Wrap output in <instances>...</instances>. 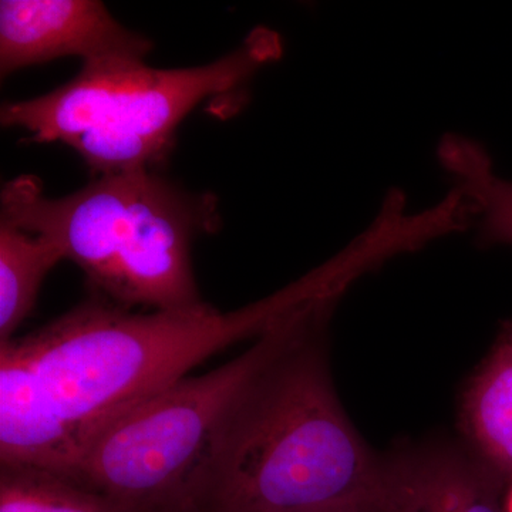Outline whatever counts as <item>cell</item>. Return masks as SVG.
Returning <instances> with one entry per match:
<instances>
[{
	"instance_id": "7c38bea8",
	"label": "cell",
	"mask_w": 512,
	"mask_h": 512,
	"mask_svg": "<svg viewBox=\"0 0 512 512\" xmlns=\"http://www.w3.org/2000/svg\"><path fill=\"white\" fill-rule=\"evenodd\" d=\"M308 512H394L392 504L379 503V501H365V503H353L335 505V507L320 508V510Z\"/></svg>"
},
{
	"instance_id": "277c9868",
	"label": "cell",
	"mask_w": 512,
	"mask_h": 512,
	"mask_svg": "<svg viewBox=\"0 0 512 512\" xmlns=\"http://www.w3.org/2000/svg\"><path fill=\"white\" fill-rule=\"evenodd\" d=\"M279 33L256 28L215 62L154 69L140 59L83 63L70 82L35 99L3 104L5 127L28 131L32 143H63L92 173L154 170L170 156L177 128L202 101L231 96L281 59Z\"/></svg>"
},
{
	"instance_id": "8992f818",
	"label": "cell",
	"mask_w": 512,
	"mask_h": 512,
	"mask_svg": "<svg viewBox=\"0 0 512 512\" xmlns=\"http://www.w3.org/2000/svg\"><path fill=\"white\" fill-rule=\"evenodd\" d=\"M146 36L120 25L96 0H2V77L60 57L83 63L106 59H146L153 49Z\"/></svg>"
},
{
	"instance_id": "6da1fadb",
	"label": "cell",
	"mask_w": 512,
	"mask_h": 512,
	"mask_svg": "<svg viewBox=\"0 0 512 512\" xmlns=\"http://www.w3.org/2000/svg\"><path fill=\"white\" fill-rule=\"evenodd\" d=\"M343 295L306 306L281 349L212 431L177 512H308L390 503L380 461L343 410L328 326Z\"/></svg>"
},
{
	"instance_id": "9c48e42d",
	"label": "cell",
	"mask_w": 512,
	"mask_h": 512,
	"mask_svg": "<svg viewBox=\"0 0 512 512\" xmlns=\"http://www.w3.org/2000/svg\"><path fill=\"white\" fill-rule=\"evenodd\" d=\"M441 167L453 188L470 202L478 242L512 247V181L498 177L490 154L478 141L446 134L437 147Z\"/></svg>"
},
{
	"instance_id": "4fadbf2b",
	"label": "cell",
	"mask_w": 512,
	"mask_h": 512,
	"mask_svg": "<svg viewBox=\"0 0 512 512\" xmlns=\"http://www.w3.org/2000/svg\"><path fill=\"white\" fill-rule=\"evenodd\" d=\"M507 512H512V490H511L510 498H508Z\"/></svg>"
},
{
	"instance_id": "30bf717a",
	"label": "cell",
	"mask_w": 512,
	"mask_h": 512,
	"mask_svg": "<svg viewBox=\"0 0 512 512\" xmlns=\"http://www.w3.org/2000/svg\"><path fill=\"white\" fill-rule=\"evenodd\" d=\"M63 254L55 242L0 220V343L13 339Z\"/></svg>"
},
{
	"instance_id": "52a82bcc",
	"label": "cell",
	"mask_w": 512,
	"mask_h": 512,
	"mask_svg": "<svg viewBox=\"0 0 512 512\" xmlns=\"http://www.w3.org/2000/svg\"><path fill=\"white\" fill-rule=\"evenodd\" d=\"M394 512H503L505 480L480 458L412 451L387 461Z\"/></svg>"
},
{
	"instance_id": "5b68a950",
	"label": "cell",
	"mask_w": 512,
	"mask_h": 512,
	"mask_svg": "<svg viewBox=\"0 0 512 512\" xmlns=\"http://www.w3.org/2000/svg\"><path fill=\"white\" fill-rule=\"evenodd\" d=\"M313 301L279 320L225 365L185 376L104 424L84 441L63 476L130 512H177L212 431L249 380L284 346Z\"/></svg>"
},
{
	"instance_id": "7a4b0ae2",
	"label": "cell",
	"mask_w": 512,
	"mask_h": 512,
	"mask_svg": "<svg viewBox=\"0 0 512 512\" xmlns=\"http://www.w3.org/2000/svg\"><path fill=\"white\" fill-rule=\"evenodd\" d=\"M343 288L342 269L328 261L232 312L202 303L141 315L94 295L42 329L0 345L35 377L47 407L73 441L74 460L104 424L183 379L208 357L258 338L305 303Z\"/></svg>"
},
{
	"instance_id": "8fae6325",
	"label": "cell",
	"mask_w": 512,
	"mask_h": 512,
	"mask_svg": "<svg viewBox=\"0 0 512 512\" xmlns=\"http://www.w3.org/2000/svg\"><path fill=\"white\" fill-rule=\"evenodd\" d=\"M0 512L130 511L55 471L0 464Z\"/></svg>"
},
{
	"instance_id": "ba28073f",
	"label": "cell",
	"mask_w": 512,
	"mask_h": 512,
	"mask_svg": "<svg viewBox=\"0 0 512 512\" xmlns=\"http://www.w3.org/2000/svg\"><path fill=\"white\" fill-rule=\"evenodd\" d=\"M464 431L477 457L505 481L512 477V320L464 393Z\"/></svg>"
},
{
	"instance_id": "3957f363",
	"label": "cell",
	"mask_w": 512,
	"mask_h": 512,
	"mask_svg": "<svg viewBox=\"0 0 512 512\" xmlns=\"http://www.w3.org/2000/svg\"><path fill=\"white\" fill-rule=\"evenodd\" d=\"M2 218L55 242L87 276L94 295L121 308L183 311L205 303L191 245L220 225L217 201L178 188L154 170L99 175L62 198L32 175L10 180Z\"/></svg>"
}]
</instances>
